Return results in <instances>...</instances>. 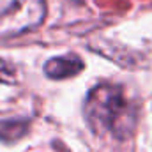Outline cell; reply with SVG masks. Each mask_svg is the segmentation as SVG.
<instances>
[{
  "label": "cell",
  "instance_id": "cell-5",
  "mask_svg": "<svg viewBox=\"0 0 152 152\" xmlns=\"http://www.w3.org/2000/svg\"><path fill=\"white\" fill-rule=\"evenodd\" d=\"M0 81L2 83H16L18 81V69L14 64L0 58Z\"/></svg>",
  "mask_w": 152,
  "mask_h": 152
},
{
  "label": "cell",
  "instance_id": "cell-4",
  "mask_svg": "<svg viewBox=\"0 0 152 152\" xmlns=\"http://www.w3.org/2000/svg\"><path fill=\"white\" fill-rule=\"evenodd\" d=\"M28 124L25 120H2L0 122V140L2 142H16L27 133Z\"/></svg>",
  "mask_w": 152,
  "mask_h": 152
},
{
  "label": "cell",
  "instance_id": "cell-3",
  "mask_svg": "<svg viewBox=\"0 0 152 152\" xmlns=\"http://www.w3.org/2000/svg\"><path fill=\"white\" fill-rule=\"evenodd\" d=\"M81 69H83L81 58L73 55V53L50 58L44 64V73H46V76L48 78H53V80H66V78L76 76L78 73H81Z\"/></svg>",
  "mask_w": 152,
  "mask_h": 152
},
{
  "label": "cell",
  "instance_id": "cell-1",
  "mask_svg": "<svg viewBox=\"0 0 152 152\" xmlns=\"http://www.w3.org/2000/svg\"><path fill=\"white\" fill-rule=\"evenodd\" d=\"M83 115L96 134L126 140L136 127L138 108L122 87L115 83H99L88 92Z\"/></svg>",
  "mask_w": 152,
  "mask_h": 152
},
{
  "label": "cell",
  "instance_id": "cell-2",
  "mask_svg": "<svg viewBox=\"0 0 152 152\" xmlns=\"http://www.w3.org/2000/svg\"><path fill=\"white\" fill-rule=\"evenodd\" d=\"M44 0H0V37L18 36L42 23Z\"/></svg>",
  "mask_w": 152,
  "mask_h": 152
}]
</instances>
